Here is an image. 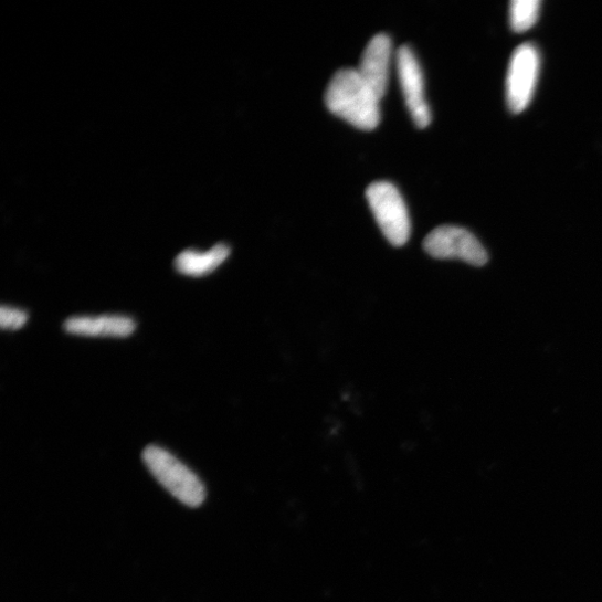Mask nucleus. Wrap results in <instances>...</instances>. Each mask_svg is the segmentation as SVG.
Wrapping results in <instances>:
<instances>
[{"mask_svg":"<svg viewBox=\"0 0 602 602\" xmlns=\"http://www.w3.org/2000/svg\"><path fill=\"white\" fill-rule=\"evenodd\" d=\"M66 332L87 337H128L136 321L125 315L74 316L64 323Z\"/></svg>","mask_w":602,"mask_h":602,"instance_id":"6e6552de","label":"nucleus"},{"mask_svg":"<svg viewBox=\"0 0 602 602\" xmlns=\"http://www.w3.org/2000/svg\"><path fill=\"white\" fill-rule=\"evenodd\" d=\"M398 75L406 107L419 129L430 126L432 114L425 96L424 76L421 65L409 46H402L395 56Z\"/></svg>","mask_w":602,"mask_h":602,"instance_id":"423d86ee","label":"nucleus"},{"mask_svg":"<svg viewBox=\"0 0 602 602\" xmlns=\"http://www.w3.org/2000/svg\"><path fill=\"white\" fill-rule=\"evenodd\" d=\"M367 199L389 243L395 247L404 246L410 239L411 220L398 188L388 181L374 182L367 190Z\"/></svg>","mask_w":602,"mask_h":602,"instance_id":"7ed1b4c3","label":"nucleus"},{"mask_svg":"<svg viewBox=\"0 0 602 602\" xmlns=\"http://www.w3.org/2000/svg\"><path fill=\"white\" fill-rule=\"evenodd\" d=\"M392 60L393 45L390 36L379 34L370 41L356 68L381 99L388 91Z\"/></svg>","mask_w":602,"mask_h":602,"instance_id":"0eeeda50","label":"nucleus"},{"mask_svg":"<svg viewBox=\"0 0 602 602\" xmlns=\"http://www.w3.org/2000/svg\"><path fill=\"white\" fill-rule=\"evenodd\" d=\"M380 102L381 98L353 68L338 71L325 93L328 109L363 131H372L379 127Z\"/></svg>","mask_w":602,"mask_h":602,"instance_id":"f257e3e1","label":"nucleus"},{"mask_svg":"<svg viewBox=\"0 0 602 602\" xmlns=\"http://www.w3.org/2000/svg\"><path fill=\"white\" fill-rule=\"evenodd\" d=\"M540 72V54L532 44L519 46L513 54L507 77V102L515 114L532 101Z\"/></svg>","mask_w":602,"mask_h":602,"instance_id":"39448f33","label":"nucleus"},{"mask_svg":"<svg viewBox=\"0 0 602 602\" xmlns=\"http://www.w3.org/2000/svg\"><path fill=\"white\" fill-rule=\"evenodd\" d=\"M144 462L159 484L176 499L190 508L200 507L207 497L199 476L167 450L149 445Z\"/></svg>","mask_w":602,"mask_h":602,"instance_id":"f03ea898","label":"nucleus"},{"mask_svg":"<svg viewBox=\"0 0 602 602\" xmlns=\"http://www.w3.org/2000/svg\"><path fill=\"white\" fill-rule=\"evenodd\" d=\"M29 314L20 308L4 305L0 309V326L4 330H19L27 325Z\"/></svg>","mask_w":602,"mask_h":602,"instance_id":"9b49d317","label":"nucleus"},{"mask_svg":"<svg viewBox=\"0 0 602 602\" xmlns=\"http://www.w3.org/2000/svg\"><path fill=\"white\" fill-rule=\"evenodd\" d=\"M540 0H514L510 6V24L516 33H525L538 21Z\"/></svg>","mask_w":602,"mask_h":602,"instance_id":"9d476101","label":"nucleus"},{"mask_svg":"<svg viewBox=\"0 0 602 602\" xmlns=\"http://www.w3.org/2000/svg\"><path fill=\"white\" fill-rule=\"evenodd\" d=\"M424 251L436 260H457L475 267L489 262V255L468 230L455 225L434 229L425 239Z\"/></svg>","mask_w":602,"mask_h":602,"instance_id":"20e7f679","label":"nucleus"},{"mask_svg":"<svg viewBox=\"0 0 602 602\" xmlns=\"http://www.w3.org/2000/svg\"><path fill=\"white\" fill-rule=\"evenodd\" d=\"M230 256V249L219 244L207 252L184 251L175 261V267L181 275L203 277L213 273Z\"/></svg>","mask_w":602,"mask_h":602,"instance_id":"1a4fd4ad","label":"nucleus"}]
</instances>
